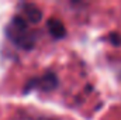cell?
Returning <instances> with one entry per match:
<instances>
[{
	"label": "cell",
	"instance_id": "cell-5",
	"mask_svg": "<svg viewBox=\"0 0 121 120\" xmlns=\"http://www.w3.org/2000/svg\"><path fill=\"white\" fill-rule=\"evenodd\" d=\"M108 41H110L114 47H120L121 45V34L120 32H110Z\"/></svg>",
	"mask_w": 121,
	"mask_h": 120
},
{
	"label": "cell",
	"instance_id": "cell-1",
	"mask_svg": "<svg viewBox=\"0 0 121 120\" xmlns=\"http://www.w3.org/2000/svg\"><path fill=\"white\" fill-rule=\"evenodd\" d=\"M58 85H59V81H58L56 74L52 72V71H47L39 78H31V79H28V82L24 86V93L32 90L34 88H38L42 92H49V90H54Z\"/></svg>",
	"mask_w": 121,
	"mask_h": 120
},
{
	"label": "cell",
	"instance_id": "cell-4",
	"mask_svg": "<svg viewBox=\"0 0 121 120\" xmlns=\"http://www.w3.org/2000/svg\"><path fill=\"white\" fill-rule=\"evenodd\" d=\"M47 27H48V30L51 32V35L55 38V40H60V38H63L65 35H66V28H65V26H63V23L58 20V18H49L48 21H47Z\"/></svg>",
	"mask_w": 121,
	"mask_h": 120
},
{
	"label": "cell",
	"instance_id": "cell-2",
	"mask_svg": "<svg viewBox=\"0 0 121 120\" xmlns=\"http://www.w3.org/2000/svg\"><path fill=\"white\" fill-rule=\"evenodd\" d=\"M6 34L16 45H18L23 50H31L35 44V35L34 32H28V30L20 31L9 26L6 28Z\"/></svg>",
	"mask_w": 121,
	"mask_h": 120
},
{
	"label": "cell",
	"instance_id": "cell-3",
	"mask_svg": "<svg viewBox=\"0 0 121 120\" xmlns=\"http://www.w3.org/2000/svg\"><path fill=\"white\" fill-rule=\"evenodd\" d=\"M23 11L27 17V20L30 21L31 24H38L41 20H42V11L41 9L34 4V3H27V4H23Z\"/></svg>",
	"mask_w": 121,
	"mask_h": 120
}]
</instances>
